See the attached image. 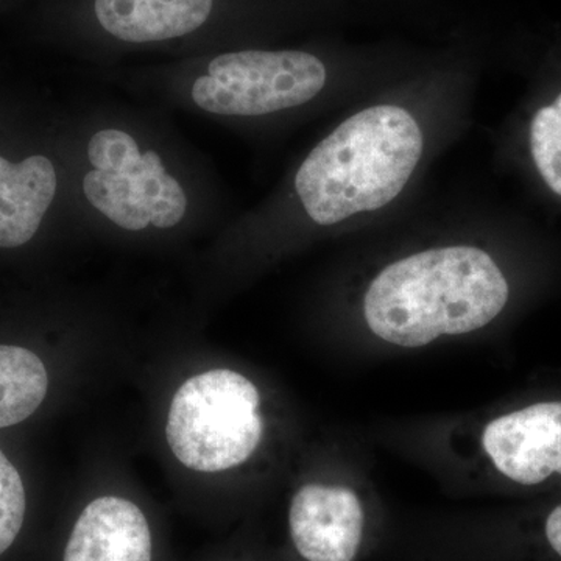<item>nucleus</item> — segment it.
<instances>
[{
  "instance_id": "nucleus-8",
  "label": "nucleus",
  "mask_w": 561,
  "mask_h": 561,
  "mask_svg": "<svg viewBox=\"0 0 561 561\" xmlns=\"http://www.w3.org/2000/svg\"><path fill=\"white\" fill-rule=\"evenodd\" d=\"M60 190L61 173L47 154L14 161L0 153V249H20L31 242Z\"/></svg>"
},
{
  "instance_id": "nucleus-4",
  "label": "nucleus",
  "mask_w": 561,
  "mask_h": 561,
  "mask_svg": "<svg viewBox=\"0 0 561 561\" xmlns=\"http://www.w3.org/2000/svg\"><path fill=\"white\" fill-rule=\"evenodd\" d=\"M323 62L301 50H236L210 57L169 83L172 102L219 119H250L300 108L323 91Z\"/></svg>"
},
{
  "instance_id": "nucleus-9",
  "label": "nucleus",
  "mask_w": 561,
  "mask_h": 561,
  "mask_svg": "<svg viewBox=\"0 0 561 561\" xmlns=\"http://www.w3.org/2000/svg\"><path fill=\"white\" fill-rule=\"evenodd\" d=\"M216 0H94L99 27L130 46L171 43L202 31Z\"/></svg>"
},
{
  "instance_id": "nucleus-7",
  "label": "nucleus",
  "mask_w": 561,
  "mask_h": 561,
  "mask_svg": "<svg viewBox=\"0 0 561 561\" xmlns=\"http://www.w3.org/2000/svg\"><path fill=\"white\" fill-rule=\"evenodd\" d=\"M364 523L359 497L343 486L306 485L291 500L290 537L306 561H354Z\"/></svg>"
},
{
  "instance_id": "nucleus-11",
  "label": "nucleus",
  "mask_w": 561,
  "mask_h": 561,
  "mask_svg": "<svg viewBox=\"0 0 561 561\" xmlns=\"http://www.w3.org/2000/svg\"><path fill=\"white\" fill-rule=\"evenodd\" d=\"M49 376L31 350L0 345V430L38 411L46 400Z\"/></svg>"
},
{
  "instance_id": "nucleus-1",
  "label": "nucleus",
  "mask_w": 561,
  "mask_h": 561,
  "mask_svg": "<svg viewBox=\"0 0 561 561\" xmlns=\"http://www.w3.org/2000/svg\"><path fill=\"white\" fill-rule=\"evenodd\" d=\"M73 175L83 213L128 234L173 231L202 213L186 162L149 125L121 114L83 121Z\"/></svg>"
},
{
  "instance_id": "nucleus-10",
  "label": "nucleus",
  "mask_w": 561,
  "mask_h": 561,
  "mask_svg": "<svg viewBox=\"0 0 561 561\" xmlns=\"http://www.w3.org/2000/svg\"><path fill=\"white\" fill-rule=\"evenodd\" d=\"M65 561H151L146 515L124 497L92 501L73 526Z\"/></svg>"
},
{
  "instance_id": "nucleus-12",
  "label": "nucleus",
  "mask_w": 561,
  "mask_h": 561,
  "mask_svg": "<svg viewBox=\"0 0 561 561\" xmlns=\"http://www.w3.org/2000/svg\"><path fill=\"white\" fill-rule=\"evenodd\" d=\"M530 150L541 179L561 197V94L531 119Z\"/></svg>"
},
{
  "instance_id": "nucleus-14",
  "label": "nucleus",
  "mask_w": 561,
  "mask_h": 561,
  "mask_svg": "<svg viewBox=\"0 0 561 561\" xmlns=\"http://www.w3.org/2000/svg\"><path fill=\"white\" fill-rule=\"evenodd\" d=\"M546 538L553 551L561 557V505L553 508L551 515L546 519Z\"/></svg>"
},
{
  "instance_id": "nucleus-2",
  "label": "nucleus",
  "mask_w": 561,
  "mask_h": 561,
  "mask_svg": "<svg viewBox=\"0 0 561 561\" xmlns=\"http://www.w3.org/2000/svg\"><path fill=\"white\" fill-rule=\"evenodd\" d=\"M508 300L496 262L474 247L421 251L389 265L365 295L368 327L382 341L420 348L481 330Z\"/></svg>"
},
{
  "instance_id": "nucleus-6",
  "label": "nucleus",
  "mask_w": 561,
  "mask_h": 561,
  "mask_svg": "<svg viewBox=\"0 0 561 561\" xmlns=\"http://www.w3.org/2000/svg\"><path fill=\"white\" fill-rule=\"evenodd\" d=\"M482 445L494 467L522 485L561 474V401L538 402L491 421Z\"/></svg>"
},
{
  "instance_id": "nucleus-3",
  "label": "nucleus",
  "mask_w": 561,
  "mask_h": 561,
  "mask_svg": "<svg viewBox=\"0 0 561 561\" xmlns=\"http://www.w3.org/2000/svg\"><path fill=\"white\" fill-rule=\"evenodd\" d=\"M421 153L423 133L408 111L373 106L313 147L295 175V194L313 224L330 227L393 202Z\"/></svg>"
},
{
  "instance_id": "nucleus-5",
  "label": "nucleus",
  "mask_w": 561,
  "mask_h": 561,
  "mask_svg": "<svg viewBox=\"0 0 561 561\" xmlns=\"http://www.w3.org/2000/svg\"><path fill=\"white\" fill-rule=\"evenodd\" d=\"M260 391L241 373L213 370L187 379L169 409V446L190 470L219 472L239 467L264 434Z\"/></svg>"
},
{
  "instance_id": "nucleus-13",
  "label": "nucleus",
  "mask_w": 561,
  "mask_h": 561,
  "mask_svg": "<svg viewBox=\"0 0 561 561\" xmlns=\"http://www.w3.org/2000/svg\"><path fill=\"white\" fill-rule=\"evenodd\" d=\"M24 516V483L20 472L0 449V556L16 540Z\"/></svg>"
}]
</instances>
